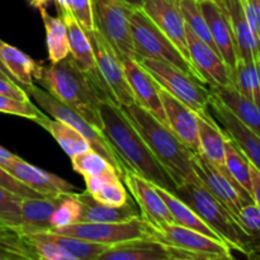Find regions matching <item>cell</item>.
Wrapping results in <instances>:
<instances>
[{
	"mask_svg": "<svg viewBox=\"0 0 260 260\" xmlns=\"http://www.w3.org/2000/svg\"><path fill=\"white\" fill-rule=\"evenodd\" d=\"M99 109L103 123L102 134L121 157L127 170H131L156 187L174 193L177 184L173 178L152 155L146 142L127 119L118 104L112 101H102Z\"/></svg>",
	"mask_w": 260,
	"mask_h": 260,
	"instance_id": "6da1fadb",
	"label": "cell"
},
{
	"mask_svg": "<svg viewBox=\"0 0 260 260\" xmlns=\"http://www.w3.org/2000/svg\"><path fill=\"white\" fill-rule=\"evenodd\" d=\"M33 79L41 88L78 112L91 126L102 131V117L99 104L102 101H112L99 90L88 74L79 69L70 55L58 62L45 65L37 62ZM114 103V102H113Z\"/></svg>",
	"mask_w": 260,
	"mask_h": 260,
	"instance_id": "7a4b0ae2",
	"label": "cell"
},
{
	"mask_svg": "<svg viewBox=\"0 0 260 260\" xmlns=\"http://www.w3.org/2000/svg\"><path fill=\"white\" fill-rule=\"evenodd\" d=\"M119 108L144 139L157 161L169 173L175 184L187 182L196 185L202 184L193 168V152L173 134L169 127L162 124L137 103L119 106Z\"/></svg>",
	"mask_w": 260,
	"mask_h": 260,
	"instance_id": "3957f363",
	"label": "cell"
},
{
	"mask_svg": "<svg viewBox=\"0 0 260 260\" xmlns=\"http://www.w3.org/2000/svg\"><path fill=\"white\" fill-rule=\"evenodd\" d=\"M173 194L187 203L231 249L249 255V244L253 238L241 229L228 208L220 201L216 200L203 187V184L196 185L189 182L183 183L177 185V189Z\"/></svg>",
	"mask_w": 260,
	"mask_h": 260,
	"instance_id": "277c9868",
	"label": "cell"
},
{
	"mask_svg": "<svg viewBox=\"0 0 260 260\" xmlns=\"http://www.w3.org/2000/svg\"><path fill=\"white\" fill-rule=\"evenodd\" d=\"M129 29H131L136 58L147 57L169 62L206 85L205 80L198 74L194 66L185 60L174 43L141 9H134L131 12Z\"/></svg>",
	"mask_w": 260,
	"mask_h": 260,
	"instance_id": "5b68a950",
	"label": "cell"
},
{
	"mask_svg": "<svg viewBox=\"0 0 260 260\" xmlns=\"http://www.w3.org/2000/svg\"><path fill=\"white\" fill-rule=\"evenodd\" d=\"M24 90L27 91L28 95L35 99V102L38 104L40 108H42L46 113H48V116H51L55 119H58V121L65 122V123L70 124L71 127L78 129L85 137L86 141L90 144L91 149L95 152H98L99 155H102L117 170L121 179L123 180L124 174L127 172L126 165L123 164L121 157L117 155V152L114 151L111 144L107 141L102 131L91 126L78 112H75L73 108L66 106L65 103L58 101L56 96L48 93L46 89L35 85V84H30V85L25 86Z\"/></svg>",
	"mask_w": 260,
	"mask_h": 260,
	"instance_id": "8992f818",
	"label": "cell"
},
{
	"mask_svg": "<svg viewBox=\"0 0 260 260\" xmlns=\"http://www.w3.org/2000/svg\"><path fill=\"white\" fill-rule=\"evenodd\" d=\"M142 68L151 75L157 85L179 99L198 116H208V103L211 93L206 85L201 84L187 73L169 62L155 58H136Z\"/></svg>",
	"mask_w": 260,
	"mask_h": 260,
	"instance_id": "52a82bcc",
	"label": "cell"
},
{
	"mask_svg": "<svg viewBox=\"0 0 260 260\" xmlns=\"http://www.w3.org/2000/svg\"><path fill=\"white\" fill-rule=\"evenodd\" d=\"M95 28L113 46L121 58H136L129 15L132 9L124 0H91Z\"/></svg>",
	"mask_w": 260,
	"mask_h": 260,
	"instance_id": "ba28073f",
	"label": "cell"
},
{
	"mask_svg": "<svg viewBox=\"0 0 260 260\" xmlns=\"http://www.w3.org/2000/svg\"><path fill=\"white\" fill-rule=\"evenodd\" d=\"M60 235L74 236L91 243L116 245L137 238H151V228L141 218L126 222H76L60 229H48Z\"/></svg>",
	"mask_w": 260,
	"mask_h": 260,
	"instance_id": "9c48e42d",
	"label": "cell"
},
{
	"mask_svg": "<svg viewBox=\"0 0 260 260\" xmlns=\"http://www.w3.org/2000/svg\"><path fill=\"white\" fill-rule=\"evenodd\" d=\"M86 33L93 46L96 68L108 85L114 103L118 106L135 103V96L126 79L123 63L113 46L96 28Z\"/></svg>",
	"mask_w": 260,
	"mask_h": 260,
	"instance_id": "30bf717a",
	"label": "cell"
},
{
	"mask_svg": "<svg viewBox=\"0 0 260 260\" xmlns=\"http://www.w3.org/2000/svg\"><path fill=\"white\" fill-rule=\"evenodd\" d=\"M193 168L203 187L228 208L236 221L241 207L254 202L230 174L217 169L203 155L193 154Z\"/></svg>",
	"mask_w": 260,
	"mask_h": 260,
	"instance_id": "8fae6325",
	"label": "cell"
},
{
	"mask_svg": "<svg viewBox=\"0 0 260 260\" xmlns=\"http://www.w3.org/2000/svg\"><path fill=\"white\" fill-rule=\"evenodd\" d=\"M150 228H151V238L184 250L200 254L205 260L233 259L231 248L228 244L210 238L200 231L184 228L174 222L164 223L155 228L150 226Z\"/></svg>",
	"mask_w": 260,
	"mask_h": 260,
	"instance_id": "7c38bea8",
	"label": "cell"
},
{
	"mask_svg": "<svg viewBox=\"0 0 260 260\" xmlns=\"http://www.w3.org/2000/svg\"><path fill=\"white\" fill-rule=\"evenodd\" d=\"M96 260H205V258L154 238H137L109 246Z\"/></svg>",
	"mask_w": 260,
	"mask_h": 260,
	"instance_id": "4fadbf2b",
	"label": "cell"
},
{
	"mask_svg": "<svg viewBox=\"0 0 260 260\" xmlns=\"http://www.w3.org/2000/svg\"><path fill=\"white\" fill-rule=\"evenodd\" d=\"M141 10L174 43L185 60L192 63L188 50L187 25L180 9V0H147Z\"/></svg>",
	"mask_w": 260,
	"mask_h": 260,
	"instance_id": "5bb4252c",
	"label": "cell"
},
{
	"mask_svg": "<svg viewBox=\"0 0 260 260\" xmlns=\"http://www.w3.org/2000/svg\"><path fill=\"white\" fill-rule=\"evenodd\" d=\"M123 63L124 74L135 96V103L159 119L162 124L169 127L167 114H165L162 102L159 95V85L151 78L149 73L141 66V63L132 57L121 58Z\"/></svg>",
	"mask_w": 260,
	"mask_h": 260,
	"instance_id": "9a60e30c",
	"label": "cell"
},
{
	"mask_svg": "<svg viewBox=\"0 0 260 260\" xmlns=\"http://www.w3.org/2000/svg\"><path fill=\"white\" fill-rule=\"evenodd\" d=\"M61 18H62L66 29H68L70 56L73 57V60L75 61V63L79 66L80 70L88 74L89 78L96 85V88L103 91L104 94H107L112 99V102H114L108 85L103 80L98 68H96L95 56H94L93 46H91L90 40H89L88 33L81 27L80 23L76 20V18L74 17L71 12L63 14Z\"/></svg>",
	"mask_w": 260,
	"mask_h": 260,
	"instance_id": "2e32d148",
	"label": "cell"
},
{
	"mask_svg": "<svg viewBox=\"0 0 260 260\" xmlns=\"http://www.w3.org/2000/svg\"><path fill=\"white\" fill-rule=\"evenodd\" d=\"M123 182L139 206L142 220L146 221L152 228L174 222L169 208L156 192L154 184L131 170L126 172Z\"/></svg>",
	"mask_w": 260,
	"mask_h": 260,
	"instance_id": "e0dca14e",
	"label": "cell"
},
{
	"mask_svg": "<svg viewBox=\"0 0 260 260\" xmlns=\"http://www.w3.org/2000/svg\"><path fill=\"white\" fill-rule=\"evenodd\" d=\"M208 107L213 111L225 134L248 157L249 161L260 170V135L241 122L225 104L211 94Z\"/></svg>",
	"mask_w": 260,
	"mask_h": 260,
	"instance_id": "ac0fdd59",
	"label": "cell"
},
{
	"mask_svg": "<svg viewBox=\"0 0 260 260\" xmlns=\"http://www.w3.org/2000/svg\"><path fill=\"white\" fill-rule=\"evenodd\" d=\"M187 42L190 61L198 74L202 76L206 85L211 88L233 84L230 69L228 68L223 58L207 43L201 41L189 28H187Z\"/></svg>",
	"mask_w": 260,
	"mask_h": 260,
	"instance_id": "d6986e66",
	"label": "cell"
},
{
	"mask_svg": "<svg viewBox=\"0 0 260 260\" xmlns=\"http://www.w3.org/2000/svg\"><path fill=\"white\" fill-rule=\"evenodd\" d=\"M159 95L167 114L169 128L193 154H200L197 114L160 85Z\"/></svg>",
	"mask_w": 260,
	"mask_h": 260,
	"instance_id": "ffe728a7",
	"label": "cell"
},
{
	"mask_svg": "<svg viewBox=\"0 0 260 260\" xmlns=\"http://www.w3.org/2000/svg\"><path fill=\"white\" fill-rule=\"evenodd\" d=\"M4 169L23 184L45 197H56V196L63 194V193L76 192V188L71 183L66 182L65 179L52 174V173L33 167L32 164L24 161L19 156L8 162Z\"/></svg>",
	"mask_w": 260,
	"mask_h": 260,
	"instance_id": "44dd1931",
	"label": "cell"
},
{
	"mask_svg": "<svg viewBox=\"0 0 260 260\" xmlns=\"http://www.w3.org/2000/svg\"><path fill=\"white\" fill-rule=\"evenodd\" d=\"M198 3H200L203 17L207 22L211 35L215 41L218 53L223 58L228 68L230 69L231 74L239 57L230 20H229L225 10L215 0H198Z\"/></svg>",
	"mask_w": 260,
	"mask_h": 260,
	"instance_id": "7402d4cb",
	"label": "cell"
},
{
	"mask_svg": "<svg viewBox=\"0 0 260 260\" xmlns=\"http://www.w3.org/2000/svg\"><path fill=\"white\" fill-rule=\"evenodd\" d=\"M228 15L235 38L238 57L245 62H260V43L254 36L241 0H215Z\"/></svg>",
	"mask_w": 260,
	"mask_h": 260,
	"instance_id": "603a6c76",
	"label": "cell"
},
{
	"mask_svg": "<svg viewBox=\"0 0 260 260\" xmlns=\"http://www.w3.org/2000/svg\"><path fill=\"white\" fill-rule=\"evenodd\" d=\"M76 200L81 203L80 222H104L116 223L141 218L140 208L134 201H128L123 206H108L96 201L88 190L74 192Z\"/></svg>",
	"mask_w": 260,
	"mask_h": 260,
	"instance_id": "cb8c5ba5",
	"label": "cell"
},
{
	"mask_svg": "<svg viewBox=\"0 0 260 260\" xmlns=\"http://www.w3.org/2000/svg\"><path fill=\"white\" fill-rule=\"evenodd\" d=\"M198 139H200V154L203 155L217 169L229 174L225 165V149L228 135L220 128L211 114L198 116Z\"/></svg>",
	"mask_w": 260,
	"mask_h": 260,
	"instance_id": "d4e9b609",
	"label": "cell"
},
{
	"mask_svg": "<svg viewBox=\"0 0 260 260\" xmlns=\"http://www.w3.org/2000/svg\"><path fill=\"white\" fill-rule=\"evenodd\" d=\"M210 93L225 104L241 122L260 135V107L246 98L233 84L211 86Z\"/></svg>",
	"mask_w": 260,
	"mask_h": 260,
	"instance_id": "484cf974",
	"label": "cell"
},
{
	"mask_svg": "<svg viewBox=\"0 0 260 260\" xmlns=\"http://www.w3.org/2000/svg\"><path fill=\"white\" fill-rule=\"evenodd\" d=\"M65 194V193H63ZM63 194L56 197L22 198L20 216L25 230H48L51 229V217L62 201Z\"/></svg>",
	"mask_w": 260,
	"mask_h": 260,
	"instance_id": "4316f807",
	"label": "cell"
},
{
	"mask_svg": "<svg viewBox=\"0 0 260 260\" xmlns=\"http://www.w3.org/2000/svg\"><path fill=\"white\" fill-rule=\"evenodd\" d=\"M35 122L43 127L46 131L50 132L51 136L56 140V142L60 145L61 149L65 151L68 156L73 157L91 149L90 144L86 141L85 137L78 129L65 122L58 121V119H51L46 114L36 119Z\"/></svg>",
	"mask_w": 260,
	"mask_h": 260,
	"instance_id": "83f0119b",
	"label": "cell"
},
{
	"mask_svg": "<svg viewBox=\"0 0 260 260\" xmlns=\"http://www.w3.org/2000/svg\"><path fill=\"white\" fill-rule=\"evenodd\" d=\"M20 228V226H19ZM23 233H29L36 236L46 239V240L53 241V243L58 244L62 246L68 253L75 258V260H94L98 259L101 254H103L109 246L106 244H98L91 243V241L83 240V239L74 238V236L68 235H60V234H55L51 230H25V229L20 228Z\"/></svg>",
	"mask_w": 260,
	"mask_h": 260,
	"instance_id": "f1b7e54d",
	"label": "cell"
},
{
	"mask_svg": "<svg viewBox=\"0 0 260 260\" xmlns=\"http://www.w3.org/2000/svg\"><path fill=\"white\" fill-rule=\"evenodd\" d=\"M156 192L159 193L160 197L162 198V201L165 202L167 207L169 208L170 213H172L173 218H174V223H178L180 226H184V228L192 229V230L200 231V233L205 234V235L210 236V238L216 239V240L223 241L221 239V236L218 235L216 231H213L189 206L185 202H183L182 200L174 196L173 193L168 192V190L162 189V188L156 187L154 185ZM225 243V241H223Z\"/></svg>",
	"mask_w": 260,
	"mask_h": 260,
	"instance_id": "f546056e",
	"label": "cell"
},
{
	"mask_svg": "<svg viewBox=\"0 0 260 260\" xmlns=\"http://www.w3.org/2000/svg\"><path fill=\"white\" fill-rule=\"evenodd\" d=\"M46 29V45H47L50 62H58L70 55L68 29L61 17H52L46 8L40 9Z\"/></svg>",
	"mask_w": 260,
	"mask_h": 260,
	"instance_id": "4dcf8cb0",
	"label": "cell"
},
{
	"mask_svg": "<svg viewBox=\"0 0 260 260\" xmlns=\"http://www.w3.org/2000/svg\"><path fill=\"white\" fill-rule=\"evenodd\" d=\"M0 60L20 86L25 88L33 84L37 62L27 53L0 40Z\"/></svg>",
	"mask_w": 260,
	"mask_h": 260,
	"instance_id": "1f68e13d",
	"label": "cell"
},
{
	"mask_svg": "<svg viewBox=\"0 0 260 260\" xmlns=\"http://www.w3.org/2000/svg\"><path fill=\"white\" fill-rule=\"evenodd\" d=\"M231 81L243 95L260 107V62H245L238 58L231 71Z\"/></svg>",
	"mask_w": 260,
	"mask_h": 260,
	"instance_id": "d6a6232c",
	"label": "cell"
},
{
	"mask_svg": "<svg viewBox=\"0 0 260 260\" xmlns=\"http://www.w3.org/2000/svg\"><path fill=\"white\" fill-rule=\"evenodd\" d=\"M225 165L229 174L253 198V196H251L253 185H251L250 177V161H249L248 157L243 154V151L236 146L235 142L229 136L226 139Z\"/></svg>",
	"mask_w": 260,
	"mask_h": 260,
	"instance_id": "836d02e7",
	"label": "cell"
},
{
	"mask_svg": "<svg viewBox=\"0 0 260 260\" xmlns=\"http://www.w3.org/2000/svg\"><path fill=\"white\" fill-rule=\"evenodd\" d=\"M180 9H182L187 28H189L201 41L207 43L212 50H215L218 53L215 41H213L212 35L210 32V28H208L207 22H206L202 10H201L198 0H180Z\"/></svg>",
	"mask_w": 260,
	"mask_h": 260,
	"instance_id": "e575fe53",
	"label": "cell"
},
{
	"mask_svg": "<svg viewBox=\"0 0 260 260\" xmlns=\"http://www.w3.org/2000/svg\"><path fill=\"white\" fill-rule=\"evenodd\" d=\"M81 203L73 193H65L62 201L51 217V229H60L63 226L80 222Z\"/></svg>",
	"mask_w": 260,
	"mask_h": 260,
	"instance_id": "d590c367",
	"label": "cell"
},
{
	"mask_svg": "<svg viewBox=\"0 0 260 260\" xmlns=\"http://www.w3.org/2000/svg\"><path fill=\"white\" fill-rule=\"evenodd\" d=\"M71 164H73L74 170L83 175L84 178L90 177V175H98L106 172L109 168H113L102 155L94 151L93 149H89L71 157Z\"/></svg>",
	"mask_w": 260,
	"mask_h": 260,
	"instance_id": "8d00e7d4",
	"label": "cell"
},
{
	"mask_svg": "<svg viewBox=\"0 0 260 260\" xmlns=\"http://www.w3.org/2000/svg\"><path fill=\"white\" fill-rule=\"evenodd\" d=\"M22 197L0 187V222L9 226H22L20 216Z\"/></svg>",
	"mask_w": 260,
	"mask_h": 260,
	"instance_id": "74e56055",
	"label": "cell"
},
{
	"mask_svg": "<svg viewBox=\"0 0 260 260\" xmlns=\"http://www.w3.org/2000/svg\"><path fill=\"white\" fill-rule=\"evenodd\" d=\"M0 112L7 114H14V116L24 117V118L36 121L40 117L45 116L40 108L30 103V101L23 102L19 99L12 98L5 94H0Z\"/></svg>",
	"mask_w": 260,
	"mask_h": 260,
	"instance_id": "f35d334b",
	"label": "cell"
},
{
	"mask_svg": "<svg viewBox=\"0 0 260 260\" xmlns=\"http://www.w3.org/2000/svg\"><path fill=\"white\" fill-rule=\"evenodd\" d=\"M91 196H93L96 201L104 203V205L116 206V207L123 206L124 203L128 202L129 200L126 187L122 184L119 177L107 183V184L103 185L95 194Z\"/></svg>",
	"mask_w": 260,
	"mask_h": 260,
	"instance_id": "ab89813d",
	"label": "cell"
},
{
	"mask_svg": "<svg viewBox=\"0 0 260 260\" xmlns=\"http://www.w3.org/2000/svg\"><path fill=\"white\" fill-rule=\"evenodd\" d=\"M238 223L249 236L260 238V208L254 202L243 206L239 212Z\"/></svg>",
	"mask_w": 260,
	"mask_h": 260,
	"instance_id": "60d3db41",
	"label": "cell"
},
{
	"mask_svg": "<svg viewBox=\"0 0 260 260\" xmlns=\"http://www.w3.org/2000/svg\"><path fill=\"white\" fill-rule=\"evenodd\" d=\"M69 8L85 32H90L95 28L91 10V0H68Z\"/></svg>",
	"mask_w": 260,
	"mask_h": 260,
	"instance_id": "b9f144b4",
	"label": "cell"
},
{
	"mask_svg": "<svg viewBox=\"0 0 260 260\" xmlns=\"http://www.w3.org/2000/svg\"><path fill=\"white\" fill-rule=\"evenodd\" d=\"M0 187L5 188V189L10 190L14 194L19 196L22 198H43L45 196L40 194L36 190L30 189L29 187H27L25 184H23L22 182L17 179V178L13 177L12 174L7 172L4 168L0 167Z\"/></svg>",
	"mask_w": 260,
	"mask_h": 260,
	"instance_id": "7bdbcfd3",
	"label": "cell"
},
{
	"mask_svg": "<svg viewBox=\"0 0 260 260\" xmlns=\"http://www.w3.org/2000/svg\"><path fill=\"white\" fill-rule=\"evenodd\" d=\"M119 174L117 173V170L114 168H109L106 172L101 173L98 175H90V177H85V184H86V190H88L90 194H95L99 189H101L103 185H106L107 183L111 182V180L118 178ZM121 178V177H119Z\"/></svg>",
	"mask_w": 260,
	"mask_h": 260,
	"instance_id": "ee69618b",
	"label": "cell"
},
{
	"mask_svg": "<svg viewBox=\"0 0 260 260\" xmlns=\"http://www.w3.org/2000/svg\"><path fill=\"white\" fill-rule=\"evenodd\" d=\"M244 12L254 36L260 38V0H241Z\"/></svg>",
	"mask_w": 260,
	"mask_h": 260,
	"instance_id": "f6af8a7d",
	"label": "cell"
},
{
	"mask_svg": "<svg viewBox=\"0 0 260 260\" xmlns=\"http://www.w3.org/2000/svg\"><path fill=\"white\" fill-rule=\"evenodd\" d=\"M0 94H5V95H9L12 98L19 99L23 102L29 101V95L24 90V88L5 78H0Z\"/></svg>",
	"mask_w": 260,
	"mask_h": 260,
	"instance_id": "bcb514c9",
	"label": "cell"
},
{
	"mask_svg": "<svg viewBox=\"0 0 260 260\" xmlns=\"http://www.w3.org/2000/svg\"><path fill=\"white\" fill-rule=\"evenodd\" d=\"M250 177H251V185H253V201L256 206L260 208V170L255 165L250 162Z\"/></svg>",
	"mask_w": 260,
	"mask_h": 260,
	"instance_id": "7dc6e473",
	"label": "cell"
},
{
	"mask_svg": "<svg viewBox=\"0 0 260 260\" xmlns=\"http://www.w3.org/2000/svg\"><path fill=\"white\" fill-rule=\"evenodd\" d=\"M15 157H17V155L12 154V152L8 151L7 149L0 146V167L4 168L8 162H10L13 159H15Z\"/></svg>",
	"mask_w": 260,
	"mask_h": 260,
	"instance_id": "c3c4849f",
	"label": "cell"
},
{
	"mask_svg": "<svg viewBox=\"0 0 260 260\" xmlns=\"http://www.w3.org/2000/svg\"><path fill=\"white\" fill-rule=\"evenodd\" d=\"M0 260H20V258L17 255V254L8 250V249L0 243Z\"/></svg>",
	"mask_w": 260,
	"mask_h": 260,
	"instance_id": "681fc988",
	"label": "cell"
},
{
	"mask_svg": "<svg viewBox=\"0 0 260 260\" xmlns=\"http://www.w3.org/2000/svg\"><path fill=\"white\" fill-rule=\"evenodd\" d=\"M53 3H55L56 9H57L58 17H62V15L66 14V13L71 12L70 8H69L68 0H53Z\"/></svg>",
	"mask_w": 260,
	"mask_h": 260,
	"instance_id": "f907efd6",
	"label": "cell"
},
{
	"mask_svg": "<svg viewBox=\"0 0 260 260\" xmlns=\"http://www.w3.org/2000/svg\"><path fill=\"white\" fill-rule=\"evenodd\" d=\"M28 4L30 5V7L36 8V9H42V8H45L46 5L48 4V2H51V0H27Z\"/></svg>",
	"mask_w": 260,
	"mask_h": 260,
	"instance_id": "816d5d0a",
	"label": "cell"
},
{
	"mask_svg": "<svg viewBox=\"0 0 260 260\" xmlns=\"http://www.w3.org/2000/svg\"><path fill=\"white\" fill-rule=\"evenodd\" d=\"M132 9H141L142 5L147 2V0H124Z\"/></svg>",
	"mask_w": 260,
	"mask_h": 260,
	"instance_id": "f5cc1de1",
	"label": "cell"
},
{
	"mask_svg": "<svg viewBox=\"0 0 260 260\" xmlns=\"http://www.w3.org/2000/svg\"><path fill=\"white\" fill-rule=\"evenodd\" d=\"M0 70H2V71H3V73H4V74H5V75H7V76H8V78H9V79H10V80H12V81H13V83L18 84V81H17V80H15V79H14V78H13V75H12V74H10V73H9V71H8V69H7V68H5V66H4V63H3V62H2V60H0ZM18 85H19V84H18ZM22 88H23V86H22Z\"/></svg>",
	"mask_w": 260,
	"mask_h": 260,
	"instance_id": "db71d44e",
	"label": "cell"
},
{
	"mask_svg": "<svg viewBox=\"0 0 260 260\" xmlns=\"http://www.w3.org/2000/svg\"><path fill=\"white\" fill-rule=\"evenodd\" d=\"M0 78H5V79H8V80H10V79H9V78H8V76H7V75H5V74H4V73H3V71H2V70H0ZM10 81H12V80H10Z\"/></svg>",
	"mask_w": 260,
	"mask_h": 260,
	"instance_id": "11a10c76",
	"label": "cell"
},
{
	"mask_svg": "<svg viewBox=\"0 0 260 260\" xmlns=\"http://www.w3.org/2000/svg\"><path fill=\"white\" fill-rule=\"evenodd\" d=\"M3 225H5V223H2V222H0V228H2V226H3Z\"/></svg>",
	"mask_w": 260,
	"mask_h": 260,
	"instance_id": "9f6ffc18",
	"label": "cell"
},
{
	"mask_svg": "<svg viewBox=\"0 0 260 260\" xmlns=\"http://www.w3.org/2000/svg\"><path fill=\"white\" fill-rule=\"evenodd\" d=\"M259 43H260V38H259Z\"/></svg>",
	"mask_w": 260,
	"mask_h": 260,
	"instance_id": "6f0895ef",
	"label": "cell"
}]
</instances>
